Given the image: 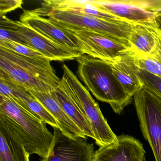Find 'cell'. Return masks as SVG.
Returning a JSON list of instances; mask_svg holds the SVG:
<instances>
[{
    "mask_svg": "<svg viewBox=\"0 0 161 161\" xmlns=\"http://www.w3.org/2000/svg\"><path fill=\"white\" fill-rule=\"evenodd\" d=\"M92 3L130 24L159 25L156 13L146 9V1H92Z\"/></svg>",
    "mask_w": 161,
    "mask_h": 161,
    "instance_id": "9",
    "label": "cell"
},
{
    "mask_svg": "<svg viewBox=\"0 0 161 161\" xmlns=\"http://www.w3.org/2000/svg\"><path fill=\"white\" fill-rule=\"evenodd\" d=\"M76 60L78 75L88 90L97 99L108 103L116 114H120L131 103L132 97L113 74L111 64L86 54Z\"/></svg>",
    "mask_w": 161,
    "mask_h": 161,
    "instance_id": "1",
    "label": "cell"
},
{
    "mask_svg": "<svg viewBox=\"0 0 161 161\" xmlns=\"http://www.w3.org/2000/svg\"><path fill=\"white\" fill-rule=\"evenodd\" d=\"M19 21L57 43L80 51L77 41L72 36L33 10L24 11Z\"/></svg>",
    "mask_w": 161,
    "mask_h": 161,
    "instance_id": "13",
    "label": "cell"
},
{
    "mask_svg": "<svg viewBox=\"0 0 161 161\" xmlns=\"http://www.w3.org/2000/svg\"><path fill=\"white\" fill-rule=\"evenodd\" d=\"M0 47L3 48L18 54L27 57L39 59L47 58L39 52L28 45L20 44L11 40L0 39Z\"/></svg>",
    "mask_w": 161,
    "mask_h": 161,
    "instance_id": "21",
    "label": "cell"
},
{
    "mask_svg": "<svg viewBox=\"0 0 161 161\" xmlns=\"http://www.w3.org/2000/svg\"><path fill=\"white\" fill-rule=\"evenodd\" d=\"M21 137L0 117V161H30Z\"/></svg>",
    "mask_w": 161,
    "mask_h": 161,
    "instance_id": "15",
    "label": "cell"
},
{
    "mask_svg": "<svg viewBox=\"0 0 161 161\" xmlns=\"http://www.w3.org/2000/svg\"><path fill=\"white\" fill-rule=\"evenodd\" d=\"M55 24L74 37L82 54L111 63L132 51L129 43L123 40L91 31Z\"/></svg>",
    "mask_w": 161,
    "mask_h": 161,
    "instance_id": "6",
    "label": "cell"
},
{
    "mask_svg": "<svg viewBox=\"0 0 161 161\" xmlns=\"http://www.w3.org/2000/svg\"><path fill=\"white\" fill-rule=\"evenodd\" d=\"M144 83L133 96L135 106L141 131L149 144L155 161H161V94Z\"/></svg>",
    "mask_w": 161,
    "mask_h": 161,
    "instance_id": "3",
    "label": "cell"
},
{
    "mask_svg": "<svg viewBox=\"0 0 161 161\" xmlns=\"http://www.w3.org/2000/svg\"><path fill=\"white\" fill-rule=\"evenodd\" d=\"M131 25L128 42L132 51L154 57L161 62V28L159 25Z\"/></svg>",
    "mask_w": 161,
    "mask_h": 161,
    "instance_id": "11",
    "label": "cell"
},
{
    "mask_svg": "<svg viewBox=\"0 0 161 161\" xmlns=\"http://www.w3.org/2000/svg\"><path fill=\"white\" fill-rule=\"evenodd\" d=\"M23 3L22 0H1L0 15H4L15 9L22 8Z\"/></svg>",
    "mask_w": 161,
    "mask_h": 161,
    "instance_id": "23",
    "label": "cell"
},
{
    "mask_svg": "<svg viewBox=\"0 0 161 161\" xmlns=\"http://www.w3.org/2000/svg\"><path fill=\"white\" fill-rule=\"evenodd\" d=\"M145 152L142 143L133 136H117V140L100 147L95 152L93 161H145Z\"/></svg>",
    "mask_w": 161,
    "mask_h": 161,
    "instance_id": "10",
    "label": "cell"
},
{
    "mask_svg": "<svg viewBox=\"0 0 161 161\" xmlns=\"http://www.w3.org/2000/svg\"><path fill=\"white\" fill-rule=\"evenodd\" d=\"M113 74L119 82L123 89L132 97L145 84L136 72V67L134 64L132 51L120 59L110 63Z\"/></svg>",
    "mask_w": 161,
    "mask_h": 161,
    "instance_id": "18",
    "label": "cell"
},
{
    "mask_svg": "<svg viewBox=\"0 0 161 161\" xmlns=\"http://www.w3.org/2000/svg\"><path fill=\"white\" fill-rule=\"evenodd\" d=\"M14 24L16 31L26 45L51 61L74 60L82 55L80 51L57 43L19 21H14Z\"/></svg>",
    "mask_w": 161,
    "mask_h": 161,
    "instance_id": "7",
    "label": "cell"
},
{
    "mask_svg": "<svg viewBox=\"0 0 161 161\" xmlns=\"http://www.w3.org/2000/svg\"><path fill=\"white\" fill-rule=\"evenodd\" d=\"M0 117L2 118L21 137L31 154L47 158L54 140V134L47 123L29 113L13 99L0 95Z\"/></svg>",
    "mask_w": 161,
    "mask_h": 161,
    "instance_id": "2",
    "label": "cell"
},
{
    "mask_svg": "<svg viewBox=\"0 0 161 161\" xmlns=\"http://www.w3.org/2000/svg\"><path fill=\"white\" fill-rule=\"evenodd\" d=\"M0 56L16 64L36 79L54 88L58 86L61 81L55 74L49 59L27 57L2 47H0Z\"/></svg>",
    "mask_w": 161,
    "mask_h": 161,
    "instance_id": "12",
    "label": "cell"
},
{
    "mask_svg": "<svg viewBox=\"0 0 161 161\" xmlns=\"http://www.w3.org/2000/svg\"><path fill=\"white\" fill-rule=\"evenodd\" d=\"M154 12L156 13L158 17H161V10H156V11H154Z\"/></svg>",
    "mask_w": 161,
    "mask_h": 161,
    "instance_id": "25",
    "label": "cell"
},
{
    "mask_svg": "<svg viewBox=\"0 0 161 161\" xmlns=\"http://www.w3.org/2000/svg\"><path fill=\"white\" fill-rule=\"evenodd\" d=\"M36 14L47 18L58 25L73 29L95 32L128 42L131 24L124 21H112L68 11L40 7L34 10Z\"/></svg>",
    "mask_w": 161,
    "mask_h": 161,
    "instance_id": "4",
    "label": "cell"
},
{
    "mask_svg": "<svg viewBox=\"0 0 161 161\" xmlns=\"http://www.w3.org/2000/svg\"><path fill=\"white\" fill-rule=\"evenodd\" d=\"M26 90L39 101L55 119L58 124V128L63 133L71 137H86L64 112L54 97L53 91L42 92L31 89Z\"/></svg>",
    "mask_w": 161,
    "mask_h": 161,
    "instance_id": "16",
    "label": "cell"
},
{
    "mask_svg": "<svg viewBox=\"0 0 161 161\" xmlns=\"http://www.w3.org/2000/svg\"><path fill=\"white\" fill-rule=\"evenodd\" d=\"M53 93L66 114L77 125L86 136L94 139L91 125L80 109L64 76H63Z\"/></svg>",
    "mask_w": 161,
    "mask_h": 161,
    "instance_id": "14",
    "label": "cell"
},
{
    "mask_svg": "<svg viewBox=\"0 0 161 161\" xmlns=\"http://www.w3.org/2000/svg\"><path fill=\"white\" fill-rule=\"evenodd\" d=\"M0 95L13 99L16 103L31 97L26 88L8 79L0 77Z\"/></svg>",
    "mask_w": 161,
    "mask_h": 161,
    "instance_id": "19",
    "label": "cell"
},
{
    "mask_svg": "<svg viewBox=\"0 0 161 161\" xmlns=\"http://www.w3.org/2000/svg\"><path fill=\"white\" fill-rule=\"evenodd\" d=\"M53 128L54 140L47 161H93L94 146L86 137H70Z\"/></svg>",
    "mask_w": 161,
    "mask_h": 161,
    "instance_id": "8",
    "label": "cell"
},
{
    "mask_svg": "<svg viewBox=\"0 0 161 161\" xmlns=\"http://www.w3.org/2000/svg\"><path fill=\"white\" fill-rule=\"evenodd\" d=\"M147 9L153 12L161 10V0L147 1Z\"/></svg>",
    "mask_w": 161,
    "mask_h": 161,
    "instance_id": "24",
    "label": "cell"
},
{
    "mask_svg": "<svg viewBox=\"0 0 161 161\" xmlns=\"http://www.w3.org/2000/svg\"><path fill=\"white\" fill-rule=\"evenodd\" d=\"M0 77L8 79L26 89L50 92L55 89L2 56H0Z\"/></svg>",
    "mask_w": 161,
    "mask_h": 161,
    "instance_id": "17",
    "label": "cell"
},
{
    "mask_svg": "<svg viewBox=\"0 0 161 161\" xmlns=\"http://www.w3.org/2000/svg\"><path fill=\"white\" fill-rule=\"evenodd\" d=\"M136 72L137 75L144 82L147 83L153 86L161 94V78L136 67Z\"/></svg>",
    "mask_w": 161,
    "mask_h": 161,
    "instance_id": "22",
    "label": "cell"
},
{
    "mask_svg": "<svg viewBox=\"0 0 161 161\" xmlns=\"http://www.w3.org/2000/svg\"><path fill=\"white\" fill-rule=\"evenodd\" d=\"M40 161H47L46 159H42Z\"/></svg>",
    "mask_w": 161,
    "mask_h": 161,
    "instance_id": "26",
    "label": "cell"
},
{
    "mask_svg": "<svg viewBox=\"0 0 161 161\" xmlns=\"http://www.w3.org/2000/svg\"><path fill=\"white\" fill-rule=\"evenodd\" d=\"M64 74L84 115L91 125L95 143L100 147L117 140L100 109L88 90L81 83L76 75L65 64L63 65Z\"/></svg>",
    "mask_w": 161,
    "mask_h": 161,
    "instance_id": "5",
    "label": "cell"
},
{
    "mask_svg": "<svg viewBox=\"0 0 161 161\" xmlns=\"http://www.w3.org/2000/svg\"><path fill=\"white\" fill-rule=\"evenodd\" d=\"M134 64L136 68L161 78V62L152 56L137 54L132 51Z\"/></svg>",
    "mask_w": 161,
    "mask_h": 161,
    "instance_id": "20",
    "label": "cell"
}]
</instances>
